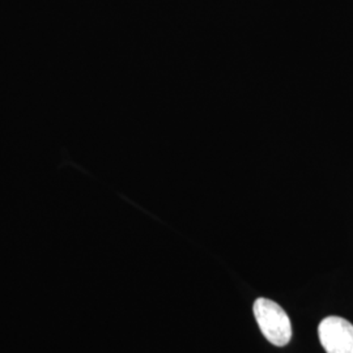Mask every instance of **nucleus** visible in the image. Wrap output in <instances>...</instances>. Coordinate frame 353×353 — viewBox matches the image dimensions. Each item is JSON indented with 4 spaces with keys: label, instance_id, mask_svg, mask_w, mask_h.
<instances>
[{
    "label": "nucleus",
    "instance_id": "nucleus-1",
    "mask_svg": "<svg viewBox=\"0 0 353 353\" xmlns=\"http://www.w3.org/2000/svg\"><path fill=\"white\" fill-rule=\"evenodd\" d=\"M254 316L265 339L276 347L287 345L292 338V325L284 309L268 299L254 303Z\"/></svg>",
    "mask_w": 353,
    "mask_h": 353
},
{
    "label": "nucleus",
    "instance_id": "nucleus-2",
    "mask_svg": "<svg viewBox=\"0 0 353 353\" xmlns=\"http://www.w3.org/2000/svg\"><path fill=\"white\" fill-rule=\"evenodd\" d=\"M322 347L327 353H353V325L341 316H327L318 327Z\"/></svg>",
    "mask_w": 353,
    "mask_h": 353
}]
</instances>
